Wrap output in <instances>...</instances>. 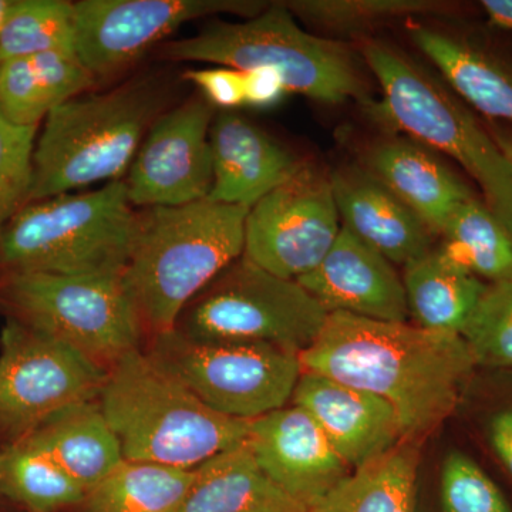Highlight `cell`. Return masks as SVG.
Instances as JSON below:
<instances>
[{"instance_id": "277c9868", "label": "cell", "mask_w": 512, "mask_h": 512, "mask_svg": "<svg viewBox=\"0 0 512 512\" xmlns=\"http://www.w3.org/2000/svg\"><path fill=\"white\" fill-rule=\"evenodd\" d=\"M97 400L126 461L194 470L248 437L249 421L214 412L141 349L107 369Z\"/></svg>"}, {"instance_id": "484cf974", "label": "cell", "mask_w": 512, "mask_h": 512, "mask_svg": "<svg viewBox=\"0 0 512 512\" xmlns=\"http://www.w3.org/2000/svg\"><path fill=\"white\" fill-rule=\"evenodd\" d=\"M439 237L441 251L485 284L512 278V232L480 198L454 208Z\"/></svg>"}, {"instance_id": "4dcf8cb0", "label": "cell", "mask_w": 512, "mask_h": 512, "mask_svg": "<svg viewBox=\"0 0 512 512\" xmlns=\"http://www.w3.org/2000/svg\"><path fill=\"white\" fill-rule=\"evenodd\" d=\"M461 407H467L477 439L512 485V372L478 369Z\"/></svg>"}, {"instance_id": "30bf717a", "label": "cell", "mask_w": 512, "mask_h": 512, "mask_svg": "<svg viewBox=\"0 0 512 512\" xmlns=\"http://www.w3.org/2000/svg\"><path fill=\"white\" fill-rule=\"evenodd\" d=\"M147 353L205 406L235 420L252 421L288 406L303 372L298 353L197 342L175 329L151 336Z\"/></svg>"}, {"instance_id": "5bb4252c", "label": "cell", "mask_w": 512, "mask_h": 512, "mask_svg": "<svg viewBox=\"0 0 512 512\" xmlns=\"http://www.w3.org/2000/svg\"><path fill=\"white\" fill-rule=\"evenodd\" d=\"M214 119V107L202 96L158 116L124 180L134 208L181 207L207 200L214 183Z\"/></svg>"}, {"instance_id": "9a60e30c", "label": "cell", "mask_w": 512, "mask_h": 512, "mask_svg": "<svg viewBox=\"0 0 512 512\" xmlns=\"http://www.w3.org/2000/svg\"><path fill=\"white\" fill-rule=\"evenodd\" d=\"M247 441L266 476L308 512L353 471L295 404L249 421Z\"/></svg>"}, {"instance_id": "52a82bcc", "label": "cell", "mask_w": 512, "mask_h": 512, "mask_svg": "<svg viewBox=\"0 0 512 512\" xmlns=\"http://www.w3.org/2000/svg\"><path fill=\"white\" fill-rule=\"evenodd\" d=\"M136 220L124 180L29 202L0 231V261L16 272L123 275Z\"/></svg>"}, {"instance_id": "836d02e7", "label": "cell", "mask_w": 512, "mask_h": 512, "mask_svg": "<svg viewBox=\"0 0 512 512\" xmlns=\"http://www.w3.org/2000/svg\"><path fill=\"white\" fill-rule=\"evenodd\" d=\"M39 127H18L0 116V231L28 204Z\"/></svg>"}, {"instance_id": "ab89813d", "label": "cell", "mask_w": 512, "mask_h": 512, "mask_svg": "<svg viewBox=\"0 0 512 512\" xmlns=\"http://www.w3.org/2000/svg\"><path fill=\"white\" fill-rule=\"evenodd\" d=\"M485 124H487L495 143L501 148V151H503L507 160L510 161L512 167V128L501 126V124L493 123V121H487Z\"/></svg>"}, {"instance_id": "3957f363", "label": "cell", "mask_w": 512, "mask_h": 512, "mask_svg": "<svg viewBox=\"0 0 512 512\" xmlns=\"http://www.w3.org/2000/svg\"><path fill=\"white\" fill-rule=\"evenodd\" d=\"M248 212L208 198L137 211L123 282L144 333L173 330L185 306L241 258Z\"/></svg>"}, {"instance_id": "b9f144b4", "label": "cell", "mask_w": 512, "mask_h": 512, "mask_svg": "<svg viewBox=\"0 0 512 512\" xmlns=\"http://www.w3.org/2000/svg\"><path fill=\"white\" fill-rule=\"evenodd\" d=\"M0 463H2V454H0Z\"/></svg>"}, {"instance_id": "8992f818", "label": "cell", "mask_w": 512, "mask_h": 512, "mask_svg": "<svg viewBox=\"0 0 512 512\" xmlns=\"http://www.w3.org/2000/svg\"><path fill=\"white\" fill-rule=\"evenodd\" d=\"M285 2L269 3L265 10L241 22L214 19L191 37L158 47L170 62L217 63L248 70H274L289 93L323 104L369 100L365 77L348 43L308 32L296 22Z\"/></svg>"}, {"instance_id": "5b68a950", "label": "cell", "mask_w": 512, "mask_h": 512, "mask_svg": "<svg viewBox=\"0 0 512 512\" xmlns=\"http://www.w3.org/2000/svg\"><path fill=\"white\" fill-rule=\"evenodd\" d=\"M165 103L163 83L141 77L55 107L36 141L28 204L124 180Z\"/></svg>"}, {"instance_id": "2e32d148", "label": "cell", "mask_w": 512, "mask_h": 512, "mask_svg": "<svg viewBox=\"0 0 512 512\" xmlns=\"http://www.w3.org/2000/svg\"><path fill=\"white\" fill-rule=\"evenodd\" d=\"M328 313L407 322L403 278L389 259L342 227L323 261L298 279Z\"/></svg>"}, {"instance_id": "f546056e", "label": "cell", "mask_w": 512, "mask_h": 512, "mask_svg": "<svg viewBox=\"0 0 512 512\" xmlns=\"http://www.w3.org/2000/svg\"><path fill=\"white\" fill-rule=\"evenodd\" d=\"M74 49V2L13 0L0 33V63Z\"/></svg>"}, {"instance_id": "d6986e66", "label": "cell", "mask_w": 512, "mask_h": 512, "mask_svg": "<svg viewBox=\"0 0 512 512\" xmlns=\"http://www.w3.org/2000/svg\"><path fill=\"white\" fill-rule=\"evenodd\" d=\"M214 183L208 200L252 207L305 164L235 111L215 114L210 128Z\"/></svg>"}, {"instance_id": "4fadbf2b", "label": "cell", "mask_w": 512, "mask_h": 512, "mask_svg": "<svg viewBox=\"0 0 512 512\" xmlns=\"http://www.w3.org/2000/svg\"><path fill=\"white\" fill-rule=\"evenodd\" d=\"M261 0H80L74 2V49L96 79L127 69L191 20L251 19Z\"/></svg>"}, {"instance_id": "d6a6232c", "label": "cell", "mask_w": 512, "mask_h": 512, "mask_svg": "<svg viewBox=\"0 0 512 512\" xmlns=\"http://www.w3.org/2000/svg\"><path fill=\"white\" fill-rule=\"evenodd\" d=\"M461 336L477 369L512 372V278L488 284Z\"/></svg>"}, {"instance_id": "7402d4cb", "label": "cell", "mask_w": 512, "mask_h": 512, "mask_svg": "<svg viewBox=\"0 0 512 512\" xmlns=\"http://www.w3.org/2000/svg\"><path fill=\"white\" fill-rule=\"evenodd\" d=\"M177 512H308L271 480L248 441L221 451L194 468Z\"/></svg>"}, {"instance_id": "60d3db41", "label": "cell", "mask_w": 512, "mask_h": 512, "mask_svg": "<svg viewBox=\"0 0 512 512\" xmlns=\"http://www.w3.org/2000/svg\"><path fill=\"white\" fill-rule=\"evenodd\" d=\"M12 5L13 0H0V33H2L3 25H5Z\"/></svg>"}, {"instance_id": "603a6c76", "label": "cell", "mask_w": 512, "mask_h": 512, "mask_svg": "<svg viewBox=\"0 0 512 512\" xmlns=\"http://www.w3.org/2000/svg\"><path fill=\"white\" fill-rule=\"evenodd\" d=\"M22 440L49 454L86 493L124 463L97 399L60 410Z\"/></svg>"}, {"instance_id": "83f0119b", "label": "cell", "mask_w": 512, "mask_h": 512, "mask_svg": "<svg viewBox=\"0 0 512 512\" xmlns=\"http://www.w3.org/2000/svg\"><path fill=\"white\" fill-rule=\"evenodd\" d=\"M296 19L325 35H365L400 20L447 16L453 3L440 0H291Z\"/></svg>"}, {"instance_id": "6da1fadb", "label": "cell", "mask_w": 512, "mask_h": 512, "mask_svg": "<svg viewBox=\"0 0 512 512\" xmlns=\"http://www.w3.org/2000/svg\"><path fill=\"white\" fill-rule=\"evenodd\" d=\"M299 359L305 372L392 404L404 440L420 444L460 412L478 370L457 333L343 312L329 313L318 339Z\"/></svg>"}, {"instance_id": "e575fe53", "label": "cell", "mask_w": 512, "mask_h": 512, "mask_svg": "<svg viewBox=\"0 0 512 512\" xmlns=\"http://www.w3.org/2000/svg\"><path fill=\"white\" fill-rule=\"evenodd\" d=\"M52 111L30 57L0 63V116L18 127H39Z\"/></svg>"}, {"instance_id": "7a4b0ae2", "label": "cell", "mask_w": 512, "mask_h": 512, "mask_svg": "<svg viewBox=\"0 0 512 512\" xmlns=\"http://www.w3.org/2000/svg\"><path fill=\"white\" fill-rule=\"evenodd\" d=\"M379 83V100L363 101L367 119L386 134H400L463 167L487 207L512 232V167L487 124L412 56L380 40L360 49Z\"/></svg>"}, {"instance_id": "74e56055", "label": "cell", "mask_w": 512, "mask_h": 512, "mask_svg": "<svg viewBox=\"0 0 512 512\" xmlns=\"http://www.w3.org/2000/svg\"><path fill=\"white\" fill-rule=\"evenodd\" d=\"M244 73L245 104L254 109H271L285 99L284 80L271 69L248 70Z\"/></svg>"}, {"instance_id": "d590c367", "label": "cell", "mask_w": 512, "mask_h": 512, "mask_svg": "<svg viewBox=\"0 0 512 512\" xmlns=\"http://www.w3.org/2000/svg\"><path fill=\"white\" fill-rule=\"evenodd\" d=\"M30 59L52 110L86 94L96 83L76 50H52Z\"/></svg>"}, {"instance_id": "f35d334b", "label": "cell", "mask_w": 512, "mask_h": 512, "mask_svg": "<svg viewBox=\"0 0 512 512\" xmlns=\"http://www.w3.org/2000/svg\"><path fill=\"white\" fill-rule=\"evenodd\" d=\"M480 5L491 26L512 33V0H483Z\"/></svg>"}, {"instance_id": "e0dca14e", "label": "cell", "mask_w": 512, "mask_h": 512, "mask_svg": "<svg viewBox=\"0 0 512 512\" xmlns=\"http://www.w3.org/2000/svg\"><path fill=\"white\" fill-rule=\"evenodd\" d=\"M409 36L470 109L512 128V53L471 30L410 22Z\"/></svg>"}, {"instance_id": "f1b7e54d", "label": "cell", "mask_w": 512, "mask_h": 512, "mask_svg": "<svg viewBox=\"0 0 512 512\" xmlns=\"http://www.w3.org/2000/svg\"><path fill=\"white\" fill-rule=\"evenodd\" d=\"M0 493L32 512H56L80 507L86 497L77 484L49 454L20 440L2 453Z\"/></svg>"}, {"instance_id": "7c38bea8", "label": "cell", "mask_w": 512, "mask_h": 512, "mask_svg": "<svg viewBox=\"0 0 512 512\" xmlns=\"http://www.w3.org/2000/svg\"><path fill=\"white\" fill-rule=\"evenodd\" d=\"M340 229L330 174L305 163L249 210L242 255L271 274L298 281L323 261Z\"/></svg>"}, {"instance_id": "8fae6325", "label": "cell", "mask_w": 512, "mask_h": 512, "mask_svg": "<svg viewBox=\"0 0 512 512\" xmlns=\"http://www.w3.org/2000/svg\"><path fill=\"white\" fill-rule=\"evenodd\" d=\"M106 376L79 350L12 318L2 333L0 427L25 439L60 410L96 400Z\"/></svg>"}, {"instance_id": "ffe728a7", "label": "cell", "mask_w": 512, "mask_h": 512, "mask_svg": "<svg viewBox=\"0 0 512 512\" xmlns=\"http://www.w3.org/2000/svg\"><path fill=\"white\" fill-rule=\"evenodd\" d=\"M360 167L392 191L439 237L454 208L476 198L470 184L429 147L386 134L366 147Z\"/></svg>"}, {"instance_id": "cb8c5ba5", "label": "cell", "mask_w": 512, "mask_h": 512, "mask_svg": "<svg viewBox=\"0 0 512 512\" xmlns=\"http://www.w3.org/2000/svg\"><path fill=\"white\" fill-rule=\"evenodd\" d=\"M407 309L414 325L461 335L488 284L439 247L404 265Z\"/></svg>"}, {"instance_id": "8d00e7d4", "label": "cell", "mask_w": 512, "mask_h": 512, "mask_svg": "<svg viewBox=\"0 0 512 512\" xmlns=\"http://www.w3.org/2000/svg\"><path fill=\"white\" fill-rule=\"evenodd\" d=\"M184 79L195 84L214 109L234 111L245 104L244 73L231 67L194 69Z\"/></svg>"}, {"instance_id": "d4e9b609", "label": "cell", "mask_w": 512, "mask_h": 512, "mask_svg": "<svg viewBox=\"0 0 512 512\" xmlns=\"http://www.w3.org/2000/svg\"><path fill=\"white\" fill-rule=\"evenodd\" d=\"M421 444L403 440L356 468L309 512H416Z\"/></svg>"}, {"instance_id": "9c48e42d", "label": "cell", "mask_w": 512, "mask_h": 512, "mask_svg": "<svg viewBox=\"0 0 512 512\" xmlns=\"http://www.w3.org/2000/svg\"><path fill=\"white\" fill-rule=\"evenodd\" d=\"M0 296L13 319L62 340L106 370L140 349L143 323L123 275L9 271Z\"/></svg>"}, {"instance_id": "4316f807", "label": "cell", "mask_w": 512, "mask_h": 512, "mask_svg": "<svg viewBox=\"0 0 512 512\" xmlns=\"http://www.w3.org/2000/svg\"><path fill=\"white\" fill-rule=\"evenodd\" d=\"M194 470L126 461L87 491L82 512H177Z\"/></svg>"}, {"instance_id": "44dd1931", "label": "cell", "mask_w": 512, "mask_h": 512, "mask_svg": "<svg viewBox=\"0 0 512 512\" xmlns=\"http://www.w3.org/2000/svg\"><path fill=\"white\" fill-rule=\"evenodd\" d=\"M342 227L389 259L407 265L433 248L436 235L360 165L330 173Z\"/></svg>"}, {"instance_id": "ac0fdd59", "label": "cell", "mask_w": 512, "mask_h": 512, "mask_svg": "<svg viewBox=\"0 0 512 512\" xmlns=\"http://www.w3.org/2000/svg\"><path fill=\"white\" fill-rule=\"evenodd\" d=\"M291 403L311 414L352 470L365 466L404 440L392 404L319 373L303 370Z\"/></svg>"}, {"instance_id": "ba28073f", "label": "cell", "mask_w": 512, "mask_h": 512, "mask_svg": "<svg viewBox=\"0 0 512 512\" xmlns=\"http://www.w3.org/2000/svg\"><path fill=\"white\" fill-rule=\"evenodd\" d=\"M328 315L298 281L242 255L185 306L174 329L197 342L269 345L301 355Z\"/></svg>"}, {"instance_id": "1f68e13d", "label": "cell", "mask_w": 512, "mask_h": 512, "mask_svg": "<svg viewBox=\"0 0 512 512\" xmlns=\"http://www.w3.org/2000/svg\"><path fill=\"white\" fill-rule=\"evenodd\" d=\"M437 512H512V498L476 457L451 448L440 466Z\"/></svg>"}]
</instances>
